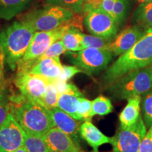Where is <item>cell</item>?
Segmentation results:
<instances>
[{"label": "cell", "instance_id": "obj_10", "mask_svg": "<svg viewBox=\"0 0 152 152\" xmlns=\"http://www.w3.org/2000/svg\"><path fill=\"white\" fill-rule=\"evenodd\" d=\"M49 83H52V81L45 77L26 72L17 73L14 80L15 85L20 94L28 100L40 105L45 90Z\"/></svg>", "mask_w": 152, "mask_h": 152}, {"label": "cell", "instance_id": "obj_24", "mask_svg": "<svg viewBox=\"0 0 152 152\" xmlns=\"http://www.w3.org/2000/svg\"><path fill=\"white\" fill-rule=\"evenodd\" d=\"M113 111V106L111 100L106 96L100 95L92 101V114L94 115L104 116Z\"/></svg>", "mask_w": 152, "mask_h": 152}, {"label": "cell", "instance_id": "obj_12", "mask_svg": "<svg viewBox=\"0 0 152 152\" xmlns=\"http://www.w3.org/2000/svg\"><path fill=\"white\" fill-rule=\"evenodd\" d=\"M147 30L136 24L124 28L111 42L109 50L114 56H121L130 50L144 35Z\"/></svg>", "mask_w": 152, "mask_h": 152}, {"label": "cell", "instance_id": "obj_23", "mask_svg": "<svg viewBox=\"0 0 152 152\" xmlns=\"http://www.w3.org/2000/svg\"><path fill=\"white\" fill-rule=\"evenodd\" d=\"M25 132L23 146L27 152H49V149L42 137Z\"/></svg>", "mask_w": 152, "mask_h": 152}, {"label": "cell", "instance_id": "obj_17", "mask_svg": "<svg viewBox=\"0 0 152 152\" xmlns=\"http://www.w3.org/2000/svg\"><path fill=\"white\" fill-rule=\"evenodd\" d=\"M141 96H135L128 99V103L119 115V121L121 128H127L132 126L141 117L140 104Z\"/></svg>", "mask_w": 152, "mask_h": 152}, {"label": "cell", "instance_id": "obj_34", "mask_svg": "<svg viewBox=\"0 0 152 152\" xmlns=\"http://www.w3.org/2000/svg\"><path fill=\"white\" fill-rule=\"evenodd\" d=\"M16 152H27V151H26V149L25 148L24 146H23V147L19 148V149L17 150Z\"/></svg>", "mask_w": 152, "mask_h": 152}, {"label": "cell", "instance_id": "obj_21", "mask_svg": "<svg viewBox=\"0 0 152 152\" xmlns=\"http://www.w3.org/2000/svg\"><path fill=\"white\" fill-rule=\"evenodd\" d=\"M132 20L145 29L152 28V1L140 4L133 14Z\"/></svg>", "mask_w": 152, "mask_h": 152}, {"label": "cell", "instance_id": "obj_7", "mask_svg": "<svg viewBox=\"0 0 152 152\" xmlns=\"http://www.w3.org/2000/svg\"><path fill=\"white\" fill-rule=\"evenodd\" d=\"M147 128L142 116L129 128L120 127L111 137L113 152H137L147 132Z\"/></svg>", "mask_w": 152, "mask_h": 152}, {"label": "cell", "instance_id": "obj_9", "mask_svg": "<svg viewBox=\"0 0 152 152\" xmlns=\"http://www.w3.org/2000/svg\"><path fill=\"white\" fill-rule=\"evenodd\" d=\"M68 26V24L67 23L49 31H36L27 50L21 59L18 61L17 66L33 61L39 58L53 43L58 39H61Z\"/></svg>", "mask_w": 152, "mask_h": 152}, {"label": "cell", "instance_id": "obj_11", "mask_svg": "<svg viewBox=\"0 0 152 152\" xmlns=\"http://www.w3.org/2000/svg\"><path fill=\"white\" fill-rule=\"evenodd\" d=\"M25 132L12 114L0 127V152H16L24 144Z\"/></svg>", "mask_w": 152, "mask_h": 152}, {"label": "cell", "instance_id": "obj_26", "mask_svg": "<svg viewBox=\"0 0 152 152\" xmlns=\"http://www.w3.org/2000/svg\"><path fill=\"white\" fill-rule=\"evenodd\" d=\"M141 104L142 119L149 129L152 127V88L142 96Z\"/></svg>", "mask_w": 152, "mask_h": 152}, {"label": "cell", "instance_id": "obj_8", "mask_svg": "<svg viewBox=\"0 0 152 152\" xmlns=\"http://www.w3.org/2000/svg\"><path fill=\"white\" fill-rule=\"evenodd\" d=\"M85 28L90 34L114 39L119 26L111 15L100 9H90L83 13Z\"/></svg>", "mask_w": 152, "mask_h": 152}, {"label": "cell", "instance_id": "obj_36", "mask_svg": "<svg viewBox=\"0 0 152 152\" xmlns=\"http://www.w3.org/2000/svg\"><path fill=\"white\" fill-rule=\"evenodd\" d=\"M49 152H60V151H53V150H49Z\"/></svg>", "mask_w": 152, "mask_h": 152}, {"label": "cell", "instance_id": "obj_13", "mask_svg": "<svg viewBox=\"0 0 152 152\" xmlns=\"http://www.w3.org/2000/svg\"><path fill=\"white\" fill-rule=\"evenodd\" d=\"M42 137L49 150L60 152H85L69 135L56 127L51 128Z\"/></svg>", "mask_w": 152, "mask_h": 152}, {"label": "cell", "instance_id": "obj_16", "mask_svg": "<svg viewBox=\"0 0 152 152\" xmlns=\"http://www.w3.org/2000/svg\"><path fill=\"white\" fill-rule=\"evenodd\" d=\"M80 135L94 151H99V147L103 144H111V137L103 134L91 121H86L81 123Z\"/></svg>", "mask_w": 152, "mask_h": 152}, {"label": "cell", "instance_id": "obj_14", "mask_svg": "<svg viewBox=\"0 0 152 152\" xmlns=\"http://www.w3.org/2000/svg\"><path fill=\"white\" fill-rule=\"evenodd\" d=\"M50 111L54 127L69 135L76 143L80 145V128L81 124L78 120H76L58 107ZM81 146V145H80Z\"/></svg>", "mask_w": 152, "mask_h": 152}, {"label": "cell", "instance_id": "obj_18", "mask_svg": "<svg viewBox=\"0 0 152 152\" xmlns=\"http://www.w3.org/2000/svg\"><path fill=\"white\" fill-rule=\"evenodd\" d=\"M33 0H0V18L9 20L21 14Z\"/></svg>", "mask_w": 152, "mask_h": 152}, {"label": "cell", "instance_id": "obj_1", "mask_svg": "<svg viewBox=\"0 0 152 152\" xmlns=\"http://www.w3.org/2000/svg\"><path fill=\"white\" fill-rule=\"evenodd\" d=\"M151 65L152 28H149L130 50L119 56L116 61L106 68L102 75V82L106 88L129 72Z\"/></svg>", "mask_w": 152, "mask_h": 152}, {"label": "cell", "instance_id": "obj_33", "mask_svg": "<svg viewBox=\"0 0 152 152\" xmlns=\"http://www.w3.org/2000/svg\"><path fill=\"white\" fill-rule=\"evenodd\" d=\"M4 61V56L1 54V51H0V88L4 86L3 84V61Z\"/></svg>", "mask_w": 152, "mask_h": 152}, {"label": "cell", "instance_id": "obj_22", "mask_svg": "<svg viewBox=\"0 0 152 152\" xmlns=\"http://www.w3.org/2000/svg\"><path fill=\"white\" fill-rule=\"evenodd\" d=\"M82 46L83 49L96 48L109 49V46L113 39L99 37L94 35H86L82 33Z\"/></svg>", "mask_w": 152, "mask_h": 152}, {"label": "cell", "instance_id": "obj_5", "mask_svg": "<svg viewBox=\"0 0 152 152\" xmlns=\"http://www.w3.org/2000/svg\"><path fill=\"white\" fill-rule=\"evenodd\" d=\"M70 9L46 5L22 15L19 20L27 23L35 31H49L67 24L75 16Z\"/></svg>", "mask_w": 152, "mask_h": 152}, {"label": "cell", "instance_id": "obj_6", "mask_svg": "<svg viewBox=\"0 0 152 152\" xmlns=\"http://www.w3.org/2000/svg\"><path fill=\"white\" fill-rule=\"evenodd\" d=\"M68 52L71 62L87 75H97L109 67L114 56L109 49L85 48Z\"/></svg>", "mask_w": 152, "mask_h": 152}, {"label": "cell", "instance_id": "obj_19", "mask_svg": "<svg viewBox=\"0 0 152 152\" xmlns=\"http://www.w3.org/2000/svg\"><path fill=\"white\" fill-rule=\"evenodd\" d=\"M84 96L83 94L75 93H63L59 94L57 107L69 114L76 120H79L77 109L79 105V97Z\"/></svg>", "mask_w": 152, "mask_h": 152}, {"label": "cell", "instance_id": "obj_20", "mask_svg": "<svg viewBox=\"0 0 152 152\" xmlns=\"http://www.w3.org/2000/svg\"><path fill=\"white\" fill-rule=\"evenodd\" d=\"M81 33V30L78 28L68 25L61 37L64 46L67 52H78L83 49Z\"/></svg>", "mask_w": 152, "mask_h": 152}, {"label": "cell", "instance_id": "obj_31", "mask_svg": "<svg viewBox=\"0 0 152 152\" xmlns=\"http://www.w3.org/2000/svg\"><path fill=\"white\" fill-rule=\"evenodd\" d=\"M80 73H83V72L76 66H64L62 73L58 80L61 81L68 82L74 75Z\"/></svg>", "mask_w": 152, "mask_h": 152}, {"label": "cell", "instance_id": "obj_25", "mask_svg": "<svg viewBox=\"0 0 152 152\" xmlns=\"http://www.w3.org/2000/svg\"><path fill=\"white\" fill-rule=\"evenodd\" d=\"M59 93L54 82L47 85L45 94L42 99V105L48 110H52L57 107Z\"/></svg>", "mask_w": 152, "mask_h": 152}, {"label": "cell", "instance_id": "obj_28", "mask_svg": "<svg viewBox=\"0 0 152 152\" xmlns=\"http://www.w3.org/2000/svg\"><path fill=\"white\" fill-rule=\"evenodd\" d=\"M129 7V0H114L113 18L120 26L127 18Z\"/></svg>", "mask_w": 152, "mask_h": 152}, {"label": "cell", "instance_id": "obj_2", "mask_svg": "<svg viewBox=\"0 0 152 152\" xmlns=\"http://www.w3.org/2000/svg\"><path fill=\"white\" fill-rule=\"evenodd\" d=\"M10 112L24 132L42 137L54 127L50 111L23 95L9 96Z\"/></svg>", "mask_w": 152, "mask_h": 152}, {"label": "cell", "instance_id": "obj_3", "mask_svg": "<svg viewBox=\"0 0 152 152\" xmlns=\"http://www.w3.org/2000/svg\"><path fill=\"white\" fill-rule=\"evenodd\" d=\"M35 32L31 26L20 20L0 30V51L11 71L16 69Z\"/></svg>", "mask_w": 152, "mask_h": 152}, {"label": "cell", "instance_id": "obj_4", "mask_svg": "<svg viewBox=\"0 0 152 152\" xmlns=\"http://www.w3.org/2000/svg\"><path fill=\"white\" fill-rule=\"evenodd\" d=\"M152 88V65L125 74L106 87L115 99L142 96Z\"/></svg>", "mask_w": 152, "mask_h": 152}, {"label": "cell", "instance_id": "obj_29", "mask_svg": "<svg viewBox=\"0 0 152 152\" xmlns=\"http://www.w3.org/2000/svg\"><path fill=\"white\" fill-rule=\"evenodd\" d=\"M80 121H91L92 119V101L87 99L85 96L79 97V105L77 109Z\"/></svg>", "mask_w": 152, "mask_h": 152}, {"label": "cell", "instance_id": "obj_27", "mask_svg": "<svg viewBox=\"0 0 152 152\" xmlns=\"http://www.w3.org/2000/svg\"><path fill=\"white\" fill-rule=\"evenodd\" d=\"M85 0H43L47 5L58 6L73 11L75 14H83V7Z\"/></svg>", "mask_w": 152, "mask_h": 152}, {"label": "cell", "instance_id": "obj_15", "mask_svg": "<svg viewBox=\"0 0 152 152\" xmlns=\"http://www.w3.org/2000/svg\"><path fill=\"white\" fill-rule=\"evenodd\" d=\"M63 66L59 57L47 58L34 63L25 72L40 75L49 80L54 82L61 75Z\"/></svg>", "mask_w": 152, "mask_h": 152}, {"label": "cell", "instance_id": "obj_32", "mask_svg": "<svg viewBox=\"0 0 152 152\" xmlns=\"http://www.w3.org/2000/svg\"><path fill=\"white\" fill-rule=\"evenodd\" d=\"M137 152H152V127L144 137Z\"/></svg>", "mask_w": 152, "mask_h": 152}, {"label": "cell", "instance_id": "obj_30", "mask_svg": "<svg viewBox=\"0 0 152 152\" xmlns=\"http://www.w3.org/2000/svg\"><path fill=\"white\" fill-rule=\"evenodd\" d=\"M10 113V101L7 94L5 87L0 88V127L2 125Z\"/></svg>", "mask_w": 152, "mask_h": 152}, {"label": "cell", "instance_id": "obj_37", "mask_svg": "<svg viewBox=\"0 0 152 152\" xmlns=\"http://www.w3.org/2000/svg\"><path fill=\"white\" fill-rule=\"evenodd\" d=\"M91 152H99V151H94V150H92Z\"/></svg>", "mask_w": 152, "mask_h": 152}, {"label": "cell", "instance_id": "obj_35", "mask_svg": "<svg viewBox=\"0 0 152 152\" xmlns=\"http://www.w3.org/2000/svg\"><path fill=\"white\" fill-rule=\"evenodd\" d=\"M136 1H137L140 4L142 3H145V2H151L152 0H135Z\"/></svg>", "mask_w": 152, "mask_h": 152}]
</instances>
